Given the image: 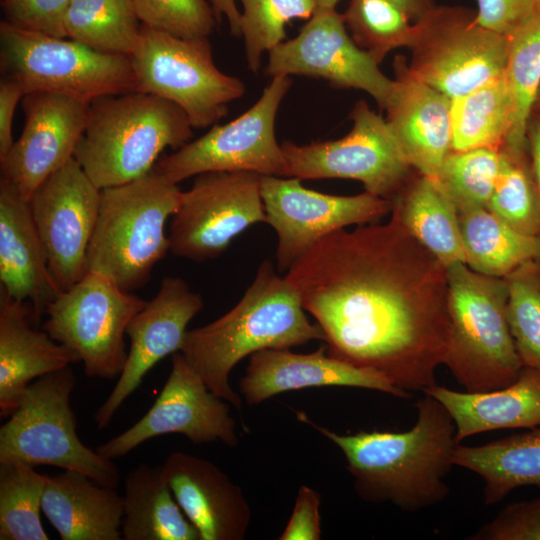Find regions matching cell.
I'll return each instance as SVG.
<instances>
[{"label": "cell", "mask_w": 540, "mask_h": 540, "mask_svg": "<svg viewBox=\"0 0 540 540\" xmlns=\"http://www.w3.org/2000/svg\"><path fill=\"white\" fill-rule=\"evenodd\" d=\"M0 63L4 77L20 84L26 94L50 92L91 103L136 91L129 56L104 53L6 20L0 22Z\"/></svg>", "instance_id": "obj_8"}, {"label": "cell", "mask_w": 540, "mask_h": 540, "mask_svg": "<svg viewBox=\"0 0 540 540\" xmlns=\"http://www.w3.org/2000/svg\"><path fill=\"white\" fill-rule=\"evenodd\" d=\"M321 494L306 485L298 489L291 516L279 540H319L321 538Z\"/></svg>", "instance_id": "obj_45"}, {"label": "cell", "mask_w": 540, "mask_h": 540, "mask_svg": "<svg viewBox=\"0 0 540 540\" xmlns=\"http://www.w3.org/2000/svg\"><path fill=\"white\" fill-rule=\"evenodd\" d=\"M211 5L217 21L227 19L229 29L234 36L240 37L241 12L236 6V0H207Z\"/></svg>", "instance_id": "obj_48"}, {"label": "cell", "mask_w": 540, "mask_h": 540, "mask_svg": "<svg viewBox=\"0 0 540 540\" xmlns=\"http://www.w3.org/2000/svg\"><path fill=\"white\" fill-rule=\"evenodd\" d=\"M71 0H3L7 22L55 37L66 38L64 17Z\"/></svg>", "instance_id": "obj_43"}, {"label": "cell", "mask_w": 540, "mask_h": 540, "mask_svg": "<svg viewBox=\"0 0 540 540\" xmlns=\"http://www.w3.org/2000/svg\"><path fill=\"white\" fill-rule=\"evenodd\" d=\"M528 152L540 191V113L532 111L526 126Z\"/></svg>", "instance_id": "obj_47"}, {"label": "cell", "mask_w": 540, "mask_h": 540, "mask_svg": "<svg viewBox=\"0 0 540 540\" xmlns=\"http://www.w3.org/2000/svg\"><path fill=\"white\" fill-rule=\"evenodd\" d=\"M423 393L448 411L458 443L493 430L540 427V371L530 367L523 366L514 382L491 391H456L435 384Z\"/></svg>", "instance_id": "obj_26"}, {"label": "cell", "mask_w": 540, "mask_h": 540, "mask_svg": "<svg viewBox=\"0 0 540 540\" xmlns=\"http://www.w3.org/2000/svg\"><path fill=\"white\" fill-rule=\"evenodd\" d=\"M284 277L330 356L409 394L437 384L449 333L447 269L395 215L326 235Z\"/></svg>", "instance_id": "obj_1"}, {"label": "cell", "mask_w": 540, "mask_h": 540, "mask_svg": "<svg viewBox=\"0 0 540 540\" xmlns=\"http://www.w3.org/2000/svg\"><path fill=\"white\" fill-rule=\"evenodd\" d=\"M508 38L504 78L513 107V127L504 145L526 148V126L540 88V12Z\"/></svg>", "instance_id": "obj_35"}, {"label": "cell", "mask_w": 540, "mask_h": 540, "mask_svg": "<svg viewBox=\"0 0 540 540\" xmlns=\"http://www.w3.org/2000/svg\"><path fill=\"white\" fill-rule=\"evenodd\" d=\"M163 475L201 540H242L251 509L242 489L213 462L173 452L161 465Z\"/></svg>", "instance_id": "obj_22"}, {"label": "cell", "mask_w": 540, "mask_h": 540, "mask_svg": "<svg viewBox=\"0 0 540 540\" xmlns=\"http://www.w3.org/2000/svg\"><path fill=\"white\" fill-rule=\"evenodd\" d=\"M500 166V149L477 148L451 151L436 180L457 208L486 207Z\"/></svg>", "instance_id": "obj_40"}, {"label": "cell", "mask_w": 540, "mask_h": 540, "mask_svg": "<svg viewBox=\"0 0 540 540\" xmlns=\"http://www.w3.org/2000/svg\"><path fill=\"white\" fill-rule=\"evenodd\" d=\"M101 189L73 157L29 199L50 273L61 291L87 272V251L99 212Z\"/></svg>", "instance_id": "obj_17"}, {"label": "cell", "mask_w": 540, "mask_h": 540, "mask_svg": "<svg viewBox=\"0 0 540 540\" xmlns=\"http://www.w3.org/2000/svg\"><path fill=\"white\" fill-rule=\"evenodd\" d=\"M242 5L240 31L248 67L257 72L264 52H270L286 37L285 26L294 19H310L316 0H238Z\"/></svg>", "instance_id": "obj_38"}, {"label": "cell", "mask_w": 540, "mask_h": 540, "mask_svg": "<svg viewBox=\"0 0 540 540\" xmlns=\"http://www.w3.org/2000/svg\"><path fill=\"white\" fill-rule=\"evenodd\" d=\"M532 111L540 113V88H539V90L537 92Z\"/></svg>", "instance_id": "obj_51"}, {"label": "cell", "mask_w": 540, "mask_h": 540, "mask_svg": "<svg viewBox=\"0 0 540 540\" xmlns=\"http://www.w3.org/2000/svg\"><path fill=\"white\" fill-rule=\"evenodd\" d=\"M181 191L153 168L131 182L101 189L98 218L87 251L88 271L132 292L150 279L170 251L165 226Z\"/></svg>", "instance_id": "obj_5"}, {"label": "cell", "mask_w": 540, "mask_h": 540, "mask_svg": "<svg viewBox=\"0 0 540 540\" xmlns=\"http://www.w3.org/2000/svg\"><path fill=\"white\" fill-rule=\"evenodd\" d=\"M22 100L24 129L0 165L1 177L29 200L50 175L74 157L91 103L50 92H31Z\"/></svg>", "instance_id": "obj_19"}, {"label": "cell", "mask_w": 540, "mask_h": 540, "mask_svg": "<svg viewBox=\"0 0 540 540\" xmlns=\"http://www.w3.org/2000/svg\"><path fill=\"white\" fill-rule=\"evenodd\" d=\"M0 291L29 302L38 325L48 305L62 292L55 283L36 229L29 200L0 180Z\"/></svg>", "instance_id": "obj_24"}, {"label": "cell", "mask_w": 540, "mask_h": 540, "mask_svg": "<svg viewBox=\"0 0 540 540\" xmlns=\"http://www.w3.org/2000/svg\"><path fill=\"white\" fill-rule=\"evenodd\" d=\"M476 3L478 22L507 36L540 12V0H476Z\"/></svg>", "instance_id": "obj_44"}, {"label": "cell", "mask_w": 540, "mask_h": 540, "mask_svg": "<svg viewBox=\"0 0 540 540\" xmlns=\"http://www.w3.org/2000/svg\"><path fill=\"white\" fill-rule=\"evenodd\" d=\"M457 210L465 264L471 270L504 278L529 261L540 262V236L520 232L486 207Z\"/></svg>", "instance_id": "obj_31"}, {"label": "cell", "mask_w": 540, "mask_h": 540, "mask_svg": "<svg viewBox=\"0 0 540 540\" xmlns=\"http://www.w3.org/2000/svg\"><path fill=\"white\" fill-rule=\"evenodd\" d=\"M48 476L21 462H0V540H48L40 518Z\"/></svg>", "instance_id": "obj_36"}, {"label": "cell", "mask_w": 540, "mask_h": 540, "mask_svg": "<svg viewBox=\"0 0 540 540\" xmlns=\"http://www.w3.org/2000/svg\"><path fill=\"white\" fill-rule=\"evenodd\" d=\"M143 25L180 38L208 37L217 19L207 0H132Z\"/></svg>", "instance_id": "obj_41"}, {"label": "cell", "mask_w": 540, "mask_h": 540, "mask_svg": "<svg viewBox=\"0 0 540 540\" xmlns=\"http://www.w3.org/2000/svg\"><path fill=\"white\" fill-rule=\"evenodd\" d=\"M184 111L161 97L133 91L90 104L74 158L99 188L125 184L149 173L167 147L192 138Z\"/></svg>", "instance_id": "obj_4"}, {"label": "cell", "mask_w": 540, "mask_h": 540, "mask_svg": "<svg viewBox=\"0 0 540 540\" xmlns=\"http://www.w3.org/2000/svg\"><path fill=\"white\" fill-rule=\"evenodd\" d=\"M147 301L88 271L46 308L42 325L52 339L76 352L90 378L121 374L127 353L124 335Z\"/></svg>", "instance_id": "obj_11"}, {"label": "cell", "mask_w": 540, "mask_h": 540, "mask_svg": "<svg viewBox=\"0 0 540 540\" xmlns=\"http://www.w3.org/2000/svg\"><path fill=\"white\" fill-rule=\"evenodd\" d=\"M75 385L70 366L30 383L18 407L0 427V462L55 466L116 488L118 466L78 437L70 405Z\"/></svg>", "instance_id": "obj_7"}, {"label": "cell", "mask_w": 540, "mask_h": 540, "mask_svg": "<svg viewBox=\"0 0 540 540\" xmlns=\"http://www.w3.org/2000/svg\"><path fill=\"white\" fill-rule=\"evenodd\" d=\"M394 71L385 120L414 170L436 179L451 152V99L414 77L401 56Z\"/></svg>", "instance_id": "obj_23"}, {"label": "cell", "mask_w": 540, "mask_h": 540, "mask_svg": "<svg viewBox=\"0 0 540 540\" xmlns=\"http://www.w3.org/2000/svg\"><path fill=\"white\" fill-rule=\"evenodd\" d=\"M129 58L136 91L176 104L193 128L216 124L245 92L239 78L215 65L208 37L180 38L142 24Z\"/></svg>", "instance_id": "obj_9"}, {"label": "cell", "mask_w": 540, "mask_h": 540, "mask_svg": "<svg viewBox=\"0 0 540 540\" xmlns=\"http://www.w3.org/2000/svg\"><path fill=\"white\" fill-rule=\"evenodd\" d=\"M314 340L324 341L322 329L309 321L295 289L265 260L239 302L211 323L188 330L179 352L211 392L240 410L241 395L229 381L236 364L261 350Z\"/></svg>", "instance_id": "obj_3"}, {"label": "cell", "mask_w": 540, "mask_h": 540, "mask_svg": "<svg viewBox=\"0 0 540 540\" xmlns=\"http://www.w3.org/2000/svg\"><path fill=\"white\" fill-rule=\"evenodd\" d=\"M124 540H201L167 483L162 466L139 464L124 483Z\"/></svg>", "instance_id": "obj_28"}, {"label": "cell", "mask_w": 540, "mask_h": 540, "mask_svg": "<svg viewBox=\"0 0 540 540\" xmlns=\"http://www.w3.org/2000/svg\"><path fill=\"white\" fill-rule=\"evenodd\" d=\"M291 83L289 76L272 77L246 112L224 125H214L201 137L160 158L154 168L175 184L213 171L283 176L285 157L275 136V120Z\"/></svg>", "instance_id": "obj_13"}, {"label": "cell", "mask_w": 540, "mask_h": 540, "mask_svg": "<svg viewBox=\"0 0 540 540\" xmlns=\"http://www.w3.org/2000/svg\"><path fill=\"white\" fill-rule=\"evenodd\" d=\"M446 269L449 333L443 365L468 392L509 385L523 365L508 322L507 279L477 273L461 262Z\"/></svg>", "instance_id": "obj_6"}, {"label": "cell", "mask_w": 540, "mask_h": 540, "mask_svg": "<svg viewBox=\"0 0 540 540\" xmlns=\"http://www.w3.org/2000/svg\"><path fill=\"white\" fill-rule=\"evenodd\" d=\"M229 403L211 392L181 352L172 354L169 376L150 409L130 428L96 451L109 459L127 455L140 444L166 434H181L194 444H239Z\"/></svg>", "instance_id": "obj_16"}, {"label": "cell", "mask_w": 540, "mask_h": 540, "mask_svg": "<svg viewBox=\"0 0 540 540\" xmlns=\"http://www.w3.org/2000/svg\"><path fill=\"white\" fill-rule=\"evenodd\" d=\"M416 408L417 419L405 431L339 434L303 412H298L297 418L340 449L361 499L418 512L449 496L445 478L454 466V452L460 443L452 417L438 400L423 393Z\"/></svg>", "instance_id": "obj_2"}, {"label": "cell", "mask_w": 540, "mask_h": 540, "mask_svg": "<svg viewBox=\"0 0 540 540\" xmlns=\"http://www.w3.org/2000/svg\"><path fill=\"white\" fill-rule=\"evenodd\" d=\"M486 208L522 233L540 236V191L528 146L500 148V166Z\"/></svg>", "instance_id": "obj_34"}, {"label": "cell", "mask_w": 540, "mask_h": 540, "mask_svg": "<svg viewBox=\"0 0 540 540\" xmlns=\"http://www.w3.org/2000/svg\"><path fill=\"white\" fill-rule=\"evenodd\" d=\"M203 299L180 277L166 276L157 294L129 322L127 359L116 385L94 413L99 430L106 428L123 402L160 360L179 352L187 326L203 308Z\"/></svg>", "instance_id": "obj_20"}, {"label": "cell", "mask_w": 540, "mask_h": 540, "mask_svg": "<svg viewBox=\"0 0 540 540\" xmlns=\"http://www.w3.org/2000/svg\"><path fill=\"white\" fill-rule=\"evenodd\" d=\"M508 322L521 363L540 371V262L529 261L505 277Z\"/></svg>", "instance_id": "obj_39"}, {"label": "cell", "mask_w": 540, "mask_h": 540, "mask_svg": "<svg viewBox=\"0 0 540 540\" xmlns=\"http://www.w3.org/2000/svg\"><path fill=\"white\" fill-rule=\"evenodd\" d=\"M453 463L482 478L486 505L499 503L517 488L540 489V427L482 445L459 444Z\"/></svg>", "instance_id": "obj_30"}, {"label": "cell", "mask_w": 540, "mask_h": 540, "mask_svg": "<svg viewBox=\"0 0 540 540\" xmlns=\"http://www.w3.org/2000/svg\"><path fill=\"white\" fill-rule=\"evenodd\" d=\"M25 91L16 81L4 77L0 82V161L8 154L14 141L12 126L18 102L25 96Z\"/></svg>", "instance_id": "obj_46"}, {"label": "cell", "mask_w": 540, "mask_h": 540, "mask_svg": "<svg viewBox=\"0 0 540 540\" xmlns=\"http://www.w3.org/2000/svg\"><path fill=\"white\" fill-rule=\"evenodd\" d=\"M42 512L62 540H120L123 497L71 470L49 477Z\"/></svg>", "instance_id": "obj_27"}, {"label": "cell", "mask_w": 540, "mask_h": 540, "mask_svg": "<svg viewBox=\"0 0 540 540\" xmlns=\"http://www.w3.org/2000/svg\"><path fill=\"white\" fill-rule=\"evenodd\" d=\"M378 65L348 34L343 14L316 8L296 37L269 52L266 72L271 78L303 75L339 88L363 90L385 109L394 80Z\"/></svg>", "instance_id": "obj_18"}, {"label": "cell", "mask_w": 540, "mask_h": 540, "mask_svg": "<svg viewBox=\"0 0 540 540\" xmlns=\"http://www.w3.org/2000/svg\"><path fill=\"white\" fill-rule=\"evenodd\" d=\"M451 151L500 149L513 127L509 90L501 77L451 99Z\"/></svg>", "instance_id": "obj_32"}, {"label": "cell", "mask_w": 540, "mask_h": 540, "mask_svg": "<svg viewBox=\"0 0 540 540\" xmlns=\"http://www.w3.org/2000/svg\"><path fill=\"white\" fill-rule=\"evenodd\" d=\"M401 11H403L411 21H418L427 12L433 9L436 4L434 0H388Z\"/></svg>", "instance_id": "obj_49"}, {"label": "cell", "mask_w": 540, "mask_h": 540, "mask_svg": "<svg viewBox=\"0 0 540 540\" xmlns=\"http://www.w3.org/2000/svg\"><path fill=\"white\" fill-rule=\"evenodd\" d=\"M141 25L132 0H71L64 17L66 38L126 56L137 45Z\"/></svg>", "instance_id": "obj_33"}, {"label": "cell", "mask_w": 540, "mask_h": 540, "mask_svg": "<svg viewBox=\"0 0 540 540\" xmlns=\"http://www.w3.org/2000/svg\"><path fill=\"white\" fill-rule=\"evenodd\" d=\"M391 202V214L446 268L465 263L457 207L436 179L417 172Z\"/></svg>", "instance_id": "obj_29"}, {"label": "cell", "mask_w": 540, "mask_h": 540, "mask_svg": "<svg viewBox=\"0 0 540 540\" xmlns=\"http://www.w3.org/2000/svg\"><path fill=\"white\" fill-rule=\"evenodd\" d=\"M468 539L540 540V495L508 504Z\"/></svg>", "instance_id": "obj_42"}, {"label": "cell", "mask_w": 540, "mask_h": 540, "mask_svg": "<svg viewBox=\"0 0 540 540\" xmlns=\"http://www.w3.org/2000/svg\"><path fill=\"white\" fill-rule=\"evenodd\" d=\"M80 362L76 352L36 328L32 306L0 291V415L10 416L34 379Z\"/></svg>", "instance_id": "obj_25"}, {"label": "cell", "mask_w": 540, "mask_h": 540, "mask_svg": "<svg viewBox=\"0 0 540 540\" xmlns=\"http://www.w3.org/2000/svg\"><path fill=\"white\" fill-rule=\"evenodd\" d=\"M415 23L407 67L414 77L450 99L503 75L509 38L481 25L476 11L436 5Z\"/></svg>", "instance_id": "obj_10"}, {"label": "cell", "mask_w": 540, "mask_h": 540, "mask_svg": "<svg viewBox=\"0 0 540 540\" xmlns=\"http://www.w3.org/2000/svg\"><path fill=\"white\" fill-rule=\"evenodd\" d=\"M350 117L352 128L340 139L308 145L283 142V176L353 179L365 191L392 201L412 178L414 168L385 118L366 102L356 103Z\"/></svg>", "instance_id": "obj_12"}, {"label": "cell", "mask_w": 540, "mask_h": 540, "mask_svg": "<svg viewBox=\"0 0 540 540\" xmlns=\"http://www.w3.org/2000/svg\"><path fill=\"white\" fill-rule=\"evenodd\" d=\"M261 175L213 171L181 191L169 227L170 252L195 262L215 259L251 225L266 222Z\"/></svg>", "instance_id": "obj_14"}, {"label": "cell", "mask_w": 540, "mask_h": 540, "mask_svg": "<svg viewBox=\"0 0 540 540\" xmlns=\"http://www.w3.org/2000/svg\"><path fill=\"white\" fill-rule=\"evenodd\" d=\"M261 197L266 223L277 234L279 272L291 265L314 243L350 225L376 222L392 210V202L367 191L353 196L320 193L294 177L261 175Z\"/></svg>", "instance_id": "obj_15"}, {"label": "cell", "mask_w": 540, "mask_h": 540, "mask_svg": "<svg viewBox=\"0 0 540 540\" xmlns=\"http://www.w3.org/2000/svg\"><path fill=\"white\" fill-rule=\"evenodd\" d=\"M339 0H316L319 9H335Z\"/></svg>", "instance_id": "obj_50"}, {"label": "cell", "mask_w": 540, "mask_h": 540, "mask_svg": "<svg viewBox=\"0 0 540 540\" xmlns=\"http://www.w3.org/2000/svg\"><path fill=\"white\" fill-rule=\"evenodd\" d=\"M343 16L354 42L378 64L416 38V23L388 0H350Z\"/></svg>", "instance_id": "obj_37"}, {"label": "cell", "mask_w": 540, "mask_h": 540, "mask_svg": "<svg viewBox=\"0 0 540 540\" xmlns=\"http://www.w3.org/2000/svg\"><path fill=\"white\" fill-rule=\"evenodd\" d=\"M238 386L248 405H259L281 393L313 387H355L398 398L411 396L376 371L330 356L326 345L308 354L290 349L258 351L250 356Z\"/></svg>", "instance_id": "obj_21"}]
</instances>
